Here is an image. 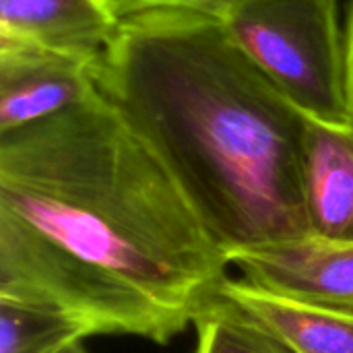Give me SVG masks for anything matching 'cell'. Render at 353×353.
Listing matches in <instances>:
<instances>
[{
  "label": "cell",
  "mask_w": 353,
  "mask_h": 353,
  "mask_svg": "<svg viewBox=\"0 0 353 353\" xmlns=\"http://www.w3.org/2000/svg\"><path fill=\"white\" fill-rule=\"evenodd\" d=\"M176 180L97 91L0 134V298L168 345L230 267Z\"/></svg>",
  "instance_id": "cell-1"
},
{
  "label": "cell",
  "mask_w": 353,
  "mask_h": 353,
  "mask_svg": "<svg viewBox=\"0 0 353 353\" xmlns=\"http://www.w3.org/2000/svg\"><path fill=\"white\" fill-rule=\"evenodd\" d=\"M95 83L165 165L228 259L310 236L302 188L308 118L242 54L217 17H124L95 64Z\"/></svg>",
  "instance_id": "cell-2"
},
{
  "label": "cell",
  "mask_w": 353,
  "mask_h": 353,
  "mask_svg": "<svg viewBox=\"0 0 353 353\" xmlns=\"http://www.w3.org/2000/svg\"><path fill=\"white\" fill-rule=\"evenodd\" d=\"M213 17L306 118L353 126L337 0H236Z\"/></svg>",
  "instance_id": "cell-3"
},
{
  "label": "cell",
  "mask_w": 353,
  "mask_h": 353,
  "mask_svg": "<svg viewBox=\"0 0 353 353\" xmlns=\"http://www.w3.org/2000/svg\"><path fill=\"white\" fill-rule=\"evenodd\" d=\"M89 60L0 43V134L58 116L97 93Z\"/></svg>",
  "instance_id": "cell-4"
},
{
  "label": "cell",
  "mask_w": 353,
  "mask_h": 353,
  "mask_svg": "<svg viewBox=\"0 0 353 353\" xmlns=\"http://www.w3.org/2000/svg\"><path fill=\"white\" fill-rule=\"evenodd\" d=\"M230 261L263 290L353 312V242L306 236L236 252Z\"/></svg>",
  "instance_id": "cell-5"
},
{
  "label": "cell",
  "mask_w": 353,
  "mask_h": 353,
  "mask_svg": "<svg viewBox=\"0 0 353 353\" xmlns=\"http://www.w3.org/2000/svg\"><path fill=\"white\" fill-rule=\"evenodd\" d=\"M120 25L114 0H0V43L89 62H99Z\"/></svg>",
  "instance_id": "cell-6"
},
{
  "label": "cell",
  "mask_w": 353,
  "mask_h": 353,
  "mask_svg": "<svg viewBox=\"0 0 353 353\" xmlns=\"http://www.w3.org/2000/svg\"><path fill=\"white\" fill-rule=\"evenodd\" d=\"M302 188L310 236L353 242V126L308 118Z\"/></svg>",
  "instance_id": "cell-7"
},
{
  "label": "cell",
  "mask_w": 353,
  "mask_h": 353,
  "mask_svg": "<svg viewBox=\"0 0 353 353\" xmlns=\"http://www.w3.org/2000/svg\"><path fill=\"white\" fill-rule=\"evenodd\" d=\"M219 300L254 321L294 353H353V312L327 308L225 277Z\"/></svg>",
  "instance_id": "cell-8"
},
{
  "label": "cell",
  "mask_w": 353,
  "mask_h": 353,
  "mask_svg": "<svg viewBox=\"0 0 353 353\" xmlns=\"http://www.w3.org/2000/svg\"><path fill=\"white\" fill-rule=\"evenodd\" d=\"M87 337L91 331L62 310L0 298V353H64Z\"/></svg>",
  "instance_id": "cell-9"
},
{
  "label": "cell",
  "mask_w": 353,
  "mask_h": 353,
  "mask_svg": "<svg viewBox=\"0 0 353 353\" xmlns=\"http://www.w3.org/2000/svg\"><path fill=\"white\" fill-rule=\"evenodd\" d=\"M194 353H294L279 339L215 298L194 321Z\"/></svg>",
  "instance_id": "cell-10"
},
{
  "label": "cell",
  "mask_w": 353,
  "mask_h": 353,
  "mask_svg": "<svg viewBox=\"0 0 353 353\" xmlns=\"http://www.w3.org/2000/svg\"><path fill=\"white\" fill-rule=\"evenodd\" d=\"M236 0H114L120 17H130L145 10H192L213 14Z\"/></svg>",
  "instance_id": "cell-11"
},
{
  "label": "cell",
  "mask_w": 353,
  "mask_h": 353,
  "mask_svg": "<svg viewBox=\"0 0 353 353\" xmlns=\"http://www.w3.org/2000/svg\"><path fill=\"white\" fill-rule=\"evenodd\" d=\"M345 52H347V95L353 122V0L350 2L347 23H345Z\"/></svg>",
  "instance_id": "cell-12"
},
{
  "label": "cell",
  "mask_w": 353,
  "mask_h": 353,
  "mask_svg": "<svg viewBox=\"0 0 353 353\" xmlns=\"http://www.w3.org/2000/svg\"><path fill=\"white\" fill-rule=\"evenodd\" d=\"M64 353H87V350L83 347V343H77V345H72V347H68Z\"/></svg>",
  "instance_id": "cell-13"
}]
</instances>
